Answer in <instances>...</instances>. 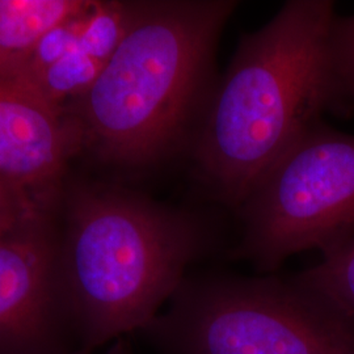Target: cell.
<instances>
[{
    "instance_id": "cell-8",
    "label": "cell",
    "mask_w": 354,
    "mask_h": 354,
    "mask_svg": "<svg viewBox=\"0 0 354 354\" xmlns=\"http://www.w3.org/2000/svg\"><path fill=\"white\" fill-rule=\"evenodd\" d=\"M86 4V0H0V80L15 82L39 39Z\"/></svg>"
},
{
    "instance_id": "cell-11",
    "label": "cell",
    "mask_w": 354,
    "mask_h": 354,
    "mask_svg": "<svg viewBox=\"0 0 354 354\" xmlns=\"http://www.w3.org/2000/svg\"><path fill=\"white\" fill-rule=\"evenodd\" d=\"M48 219L39 214L26 200L0 178V236H4L29 222Z\"/></svg>"
},
{
    "instance_id": "cell-7",
    "label": "cell",
    "mask_w": 354,
    "mask_h": 354,
    "mask_svg": "<svg viewBox=\"0 0 354 354\" xmlns=\"http://www.w3.org/2000/svg\"><path fill=\"white\" fill-rule=\"evenodd\" d=\"M76 130L51 105L24 86L0 80V178L39 214L57 188Z\"/></svg>"
},
{
    "instance_id": "cell-9",
    "label": "cell",
    "mask_w": 354,
    "mask_h": 354,
    "mask_svg": "<svg viewBox=\"0 0 354 354\" xmlns=\"http://www.w3.org/2000/svg\"><path fill=\"white\" fill-rule=\"evenodd\" d=\"M291 279L354 320V235Z\"/></svg>"
},
{
    "instance_id": "cell-5",
    "label": "cell",
    "mask_w": 354,
    "mask_h": 354,
    "mask_svg": "<svg viewBox=\"0 0 354 354\" xmlns=\"http://www.w3.org/2000/svg\"><path fill=\"white\" fill-rule=\"evenodd\" d=\"M234 259L274 272L295 253L327 254L354 235V136L311 127L251 192Z\"/></svg>"
},
{
    "instance_id": "cell-12",
    "label": "cell",
    "mask_w": 354,
    "mask_h": 354,
    "mask_svg": "<svg viewBox=\"0 0 354 354\" xmlns=\"http://www.w3.org/2000/svg\"><path fill=\"white\" fill-rule=\"evenodd\" d=\"M61 354H93L92 352H87V351H83V349H73V351H68V352H64ZM106 354H137L134 352V348L133 345L130 344V342L127 340V337H121L118 340L113 342V344L111 345L109 351Z\"/></svg>"
},
{
    "instance_id": "cell-6",
    "label": "cell",
    "mask_w": 354,
    "mask_h": 354,
    "mask_svg": "<svg viewBox=\"0 0 354 354\" xmlns=\"http://www.w3.org/2000/svg\"><path fill=\"white\" fill-rule=\"evenodd\" d=\"M76 349L57 281V232L48 219L0 236V354Z\"/></svg>"
},
{
    "instance_id": "cell-1",
    "label": "cell",
    "mask_w": 354,
    "mask_h": 354,
    "mask_svg": "<svg viewBox=\"0 0 354 354\" xmlns=\"http://www.w3.org/2000/svg\"><path fill=\"white\" fill-rule=\"evenodd\" d=\"M328 0H290L243 35L190 147L198 181L239 209L270 168L336 109Z\"/></svg>"
},
{
    "instance_id": "cell-3",
    "label": "cell",
    "mask_w": 354,
    "mask_h": 354,
    "mask_svg": "<svg viewBox=\"0 0 354 354\" xmlns=\"http://www.w3.org/2000/svg\"><path fill=\"white\" fill-rule=\"evenodd\" d=\"M214 245L197 215L113 187H84L57 234V281L76 348L142 332Z\"/></svg>"
},
{
    "instance_id": "cell-4",
    "label": "cell",
    "mask_w": 354,
    "mask_h": 354,
    "mask_svg": "<svg viewBox=\"0 0 354 354\" xmlns=\"http://www.w3.org/2000/svg\"><path fill=\"white\" fill-rule=\"evenodd\" d=\"M140 333L159 354H354V320L273 276L185 277Z\"/></svg>"
},
{
    "instance_id": "cell-10",
    "label": "cell",
    "mask_w": 354,
    "mask_h": 354,
    "mask_svg": "<svg viewBox=\"0 0 354 354\" xmlns=\"http://www.w3.org/2000/svg\"><path fill=\"white\" fill-rule=\"evenodd\" d=\"M336 109L354 108V15L333 19L329 37Z\"/></svg>"
},
{
    "instance_id": "cell-2",
    "label": "cell",
    "mask_w": 354,
    "mask_h": 354,
    "mask_svg": "<svg viewBox=\"0 0 354 354\" xmlns=\"http://www.w3.org/2000/svg\"><path fill=\"white\" fill-rule=\"evenodd\" d=\"M239 3L137 1L125 36L76 100L80 142L138 168L190 150L216 86L215 50Z\"/></svg>"
}]
</instances>
